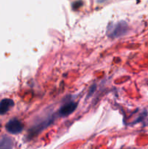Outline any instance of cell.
I'll return each mask as SVG.
<instances>
[{"instance_id":"5","label":"cell","mask_w":148,"mask_h":149,"mask_svg":"<svg viewBox=\"0 0 148 149\" xmlns=\"http://www.w3.org/2000/svg\"><path fill=\"white\" fill-rule=\"evenodd\" d=\"M13 141L8 137H3L0 139V149H12Z\"/></svg>"},{"instance_id":"1","label":"cell","mask_w":148,"mask_h":149,"mask_svg":"<svg viewBox=\"0 0 148 149\" xmlns=\"http://www.w3.org/2000/svg\"><path fill=\"white\" fill-rule=\"evenodd\" d=\"M128 26L125 22H118L115 24H110L107 27V36L110 38H118L123 36L127 32Z\"/></svg>"},{"instance_id":"4","label":"cell","mask_w":148,"mask_h":149,"mask_svg":"<svg viewBox=\"0 0 148 149\" xmlns=\"http://www.w3.org/2000/svg\"><path fill=\"white\" fill-rule=\"evenodd\" d=\"M13 106L14 102L11 99L6 98L2 100L0 102V114L3 115L7 113Z\"/></svg>"},{"instance_id":"2","label":"cell","mask_w":148,"mask_h":149,"mask_svg":"<svg viewBox=\"0 0 148 149\" xmlns=\"http://www.w3.org/2000/svg\"><path fill=\"white\" fill-rule=\"evenodd\" d=\"M6 129L11 134H18L23 130V126L21 122L17 119H11L6 125Z\"/></svg>"},{"instance_id":"3","label":"cell","mask_w":148,"mask_h":149,"mask_svg":"<svg viewBox=\"0 0 148 149\" xmlns=\"http://www.w3.org/2000/svg\"><path fill=\"white\" fill-rule=\"evenodd\" d=\"M77 107V103L75 102H69L60 108L59 111V114L62 116H66L72 113Z\"/></svg>"}]
</instances>
